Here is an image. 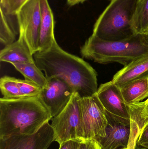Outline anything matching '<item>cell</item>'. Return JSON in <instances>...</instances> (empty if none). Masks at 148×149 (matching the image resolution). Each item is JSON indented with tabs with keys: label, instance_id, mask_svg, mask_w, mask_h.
I'll return each mask as SVG.
<instances>
[{
	"label": "cell",
	"instance_id": "1",
	"mask_svg": "<svg viewBox=\"0 0 148 149\" xmlns=\"http://www.w3.org/2000/svg\"><path fill=\"white\" fill-rule=\"evenodd\" d=\"M35 63L46 78L56 77L66 81L81 97L97 93V73L82 58L68 53L54 41L50 48L34 55Z\"/></svg>",
	"mask_w": 148,
	"mask_h": 149
},
{
	"label": "cell",
	"instance_id": "2",
	"mask_svg": "<svg viewBox=\"0 0 148 149\" xmlns=\"http://www.w3.org/2000/svg\"><path fill=\"white\" fill-rule=\"evenodd\" d=\"M40 96L0 99V138L35 134L52 120Z\"/></svg>",
	"mask_w": 148,
	"mask_h": 149
},
{
	"label": "cell",
	"instance_id": "3",
	"mask_svg": "<svg viewBox=\"0 0 148 149\" xmlns=\"http://www.w3.org/2000/svg\"><path fill=\"white\" fill-rule=\"evenodd\" d=\"M142 35L122 41L103 40L92 35L81 48L83 57L102 64L118 63L124 66L147 51Z\"/></svg>",
	"mask_w": 148,
	"mask_h": 149
},
{
	"label": "cell",
	"instance_id": "4",
	"mask_svg": "<svg viewBox=\"0 0 148 149\" xmlns=\"http://www.w3.org/2000/svg\"><path fill=\"white\" fill-rule=\"evenodd\" d=\"M137 0H112L94 25L92 35L103 40L119 41L135 36L133 18Z\"/></svg>",
	"mask_w": 148,
	"mask_h": 149
},
{
	"label": "cell",
	"instance_id": "5",
	"mask_svg": "<svg viewBox=\"0 0 148 149\" xmlns=\"http://www.w3.org/2000/svg\"><path fill=\"white\" fill-rule=\"evenodd\" d=\"M80 98L78 93H74L63 110L52 118L51 125L54 130V141L59 144L70 140L84 139Z\"/></svg>",
	"mask_w": 148,
	"mask_h": 149
},
{
	"label": "cell",
	"instance_id": "6",
	"mask_svg": "<svg viewBox=\"0 0 148 149\" xmlns=\"http://www.w3.org/2000/svg\"><path fill=\"white\" fill-rule=\"evenodd\" d=\"M84 139L98 140L105 137L108 120L105 109L97 94L79 100Z\"/></svg>",
	"mask_w": 148,
	"mask_h": 149
},
{
	"label": "cell",
	"instance_id": "7",
	"mask_svg": "<svg viewBox=\"0 0 148 149\" xmlns=\"http://www.w3.org/2000/svg\"><path fill=\"white\" fill-rule=\"evenodd\" d=\"M96 94L107 117L121 124H130L128 106L123 99L120 89L112 80L101 84Z\"/></svg>",
	"mask_w": 148,
	"mask_h": 149
},
{
	"label": "cell",
	"instance_id": "8",
	"mask_svg": "<svg viewBox=\"0 0 148 149\" xmlns=\"http://www.w3.org/2000/svg\"><path fill=\"white\" fill-rule=\"evenodd\" d=\"M19 34L23 35L33 55L38 51V37L41 20V0H29L17 14Z\"/></svg>",
	"mask_w": 148,
	"mask_h": 149
},
{
	"label": "cell",
	"instance_id": "9",
	"mask_svg": "<svg viewBox=\"0 0 148 149\" xmlns=\"http://www.w3.org/2000/svg\"><path fill=\"white\" fill-rule=\"evenodd\" d=\"M47 80L40 96L54 117L67 105L75 92L66 81L58 77H50Z\"/></svg>",
	"mask_w": 148,
	"mask_h": 149
},
{
	"label": "cell",
	"instance_id": "10",
	"mask_svg": "<svg viewBox=\"0 0 148 149\" xmlns=\"http://www.w3.org/2000/svg\"><path fill=\"white\" fill-rule=\"evenodd\" d=\"M54 141V130L48 122L35 134L0 138V149H48Z\"/></svg>",
	"mask_w": 148,
	"mask_h": 149
},
{
	"label": "cell",
	"instance_id": "11",
	"mask_svg": "<svg viewBox=\"0 0 148 149\" xmlns=\"http://www.w3.org/2000/svg\"><path fill=\"white\" fill-rule=\"evenodd\" d=\"M107 118L106 136L96 141L101 149H127L131 134V123L124 125Z\"/></svg>",
	"mask_w": 148,
	"mask_h": 149
},
{
	"label": "cell",
	"instance_id": "12",
	"mask_svg": "<svg viewBox=\"0 0 148 149\" xmlns=\"http://www.w3.org/2000/svg\"><path fill=\"white\" fill-rule=\"evenodd\" d=\"M146 78H148V50L118 72L112 81L120 88L134 81Z\"/></svg>",
	"mask_w": 148,
	"mask_h": 149
},
{
	"label": "cell",
	"instance_id": "13",
	"mask_svg": "<svg viewBox=\"0 0 148 149\" xmlns=\"http://www.w3.org/2000/svg\"><path fill=\"white\" fill-rule=\"evenodd\" d=\"M41 20L38 37L39 52L50 48L56 40L54 34V15L48 0H41Z\"/></svg>",
	"mask_w": 148,
	"mask_h": 149
},
{
	"label": "cell",
	"instance_id": "14",
	"mask_svg": "<svg viewBox=\"0 0 148 149\" xmlns=\"http://www.w3.org/2000/svg\"><path fill=\"white\" fill-rule=\"evenodd\" d=\"M17 41L6 45L0 52V61L11 64L20 63H35L23 35L19 34Z\"/></svg>",
	"mask_w": 148,
	"mask_h": 149
},
{
	"label": "cell",
	"instance_id": "15",
	"mask_svg": "<svg viewBox=\"0 0 148 149\" xmlns=\"http://www.w3.org/2000/svg\"><path fill=\"white\" fill-rule=\"evenodd\" d=\"M120 89L127 105L141 102L148 98V78L134 81Z\"/></svg>",
	"mask_w": 148,
	"mask_h": 149
},
{
	"label": "cell",
	"instance_id": "16",
	"mask_svg": "<svg viewBox=\"0 0 148 149\" xmlns=\"http://www.w3.org/2000/svg\"><path fill=\"white\" fill-rule=\"evenodd\" d=\"M0 42L5 46L14 42L19 35V26L17 15L7 14L0 7Z\"/></svg>",
	"mask_w": 148,
	"mask_h": 149
},
{
	"label": "cell",
	"instance_id": "17",
	"mask_svg": "<svg viewBox=\"0 0 148 149\" xmlns=\"http://www.w3.org/2000/svg\"><path fill=\"white\" fill-rule=\"evenodd\" d=\"M132 25L135 35L148 33V0H137Z\"/></svg>",
	"mask_w": 148,
	"mask_h": 149
},
{
	"label": "cell",
	"instance_id": "18",
	"mask_svg": "<svg viewBox=\"0 0 148 149\" xmlns=\"http://www.w3.org/2000/svg\"><path fill=\"white\" fill-rule=\"evenodd\" d=\"M12 65L24 76L25 79L34 82L42 88L45 86L47 80L35 63H20Z\"/></svg>",
	"mask_w": 148,
	"mask_h": 149
},
{
	"label": "cell",
	"instance_id": "19",
	"mask_svg": "<svg viewBox=\"0 0 148 149\" xmlns=\"http://www.w3.org/2000/svg\"><path fill=\"white\" fill-rule=\"evenodd\" d=\"M128 106L130 120L136 123L140 132L148 124V98L144 101Z\"/></svg>",
	"mask_w": 148,
	"mask_h": 149
},
{
	"label": "cell",
	"instance_id": "20",
	"mask_svg": "<svg viewBox=\"0 0 148 149\" xmlns=\"http://www.w3.org/2000/svg\"><path fill=\"white\" fill-rule=\"evenodd\" d=\"M0 88L3 98L8 99L22 98L19 90L18 79L4 76L0 79Z\"/></svg>",
	"mask_w": 148,
	"mask_h": 149
},
{
	"label": "cell",
	"instance_id": "21",
	"mask_svg": "<svg viewBox=\"0 0 148 149\" xmlns=\"http://www.w3.org/2000/svg\"><path fill=\"white\" fill-rule=\"evenodd\" d=\"M18 85L22 98L39 96L42 89L37 84L28 80L18 79Z\"/></svg>",
	"mask_w": 148,
	"mask_h": 149
},
{
	"label": "cell",
	"instance_id": "22",
	"mask_svg": "<svg viewBox=\"0 0 148 149\" xmlns=\"http://www.w3.org/2000/svg\"><path fill=\"white\" fill-rule=\"evenodd\" d=\"M29 0H1L0 7L7 14L17 15L23 6Z\"/></svg>",
	"mask_w": 148,
	"mask_h": 149
},
{
	"label": "cell",
	"instance_id": "23",
	"mask_svg": "<svg viewBox=\"0 0 148 149\" xmlns=\"http://www.w3.org/2000/svg\"><path fill=\"white\" fill-rule=\"evenodd\" d=\"M140 131L137 125L134 121H131V134L128 147L127 149H135L137 140L140 134Z\"/></svg>",
	"mask_w": 148,
	"mask_h": 149
},
{
	"label": "cell",
	"instance_id": "24",
	"mask_svg": "<svg viewBox=\"0 0 148 149\" xmlns=\"http://www.w3.org/2000/svg\"><path fill=\"white\" fill-rule=\"evenodd\" d=\"M80 149H101L99 143L96 140H81Z\"/></svg>",
	"mask_w": 148,
	"mask_h": 149
},
{
	"label": "cell",
	"instance_id": "25",
	"mask_svg": "<svg viewBox=\"0 0 148 149\" xmlns=\"http://www.w3.org/2000/svg\"><path fill=\"white\" fill-rule=\"evenodd\" d=\"M81 139L70 140L60 144L59 149H80Z\"/></svg>",
	"mask_w": 148,
	"mask_h": 149
},
{
	"label": "cell",
	"instance_id": "26",
	"mask_svg": "<svg viewBox=\"0 0 148 149\" xmlns=\"http://www.w3.org/2000/svg\"><path fill=\"white\" fill-rule=\"evenodd\" d=\"M148 144V124L140 132L137 144L144 145Z\"/></svg>",
	"mask_w": 148,
	"mask_h": 149
},
{
	"label": "cell",
	"instance_id": "27",
	"mask_svg": "<svg viewBox=\"0 0 148 149\" xmlns=\"http://www.w3.org/2000/svg\"><path fill=\"white\" fill-rule=\"evenodd\" d=\"M86 0H67L68 4L70 6H74L79 3L83 2Z\"/></svg>",
	"mask_w": 148,
	"mask_h": 149
},
{
	"label": "cell",
	"instance_id": "28",
	"mask_svg": "<svg viewBox=\"0 0 148 149\" xmlns=\"http://www.w3.org/2000/svg\"><path fill=\"white\" fill-rule=\"evenodd\" d=\"M142 40L143 44L148 47V32L147 34L142 35Z\"/></svg>",
	"mask_w": 148,
	"mask_h": 149
},
{
	"label": "cell",
	"instance_id": "29",
	"mask_svg": "<svg viewBox=\"0 0 148 149\" xmlns=\"http://www.w3.org/2000/svg\"><path fill=\"white\" fill-rule=\"evenodd\" d=\"M135 149H148V144L144 145H140L136 143Z\"/></svg>",
	"mask_w": 148,
	"mask_h": 149
}]
</instances>
